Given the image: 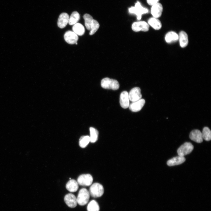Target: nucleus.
Listing matches in <instances>:
<instances>
[{
	"mask_svg": "<svg viewBox=\"0 0 211 211\" xmlns=\"http://www.w3.org/2000/svg\"><path fill=\"white\" fill-rule=\"evenodd\" d=\"M85 21V25L87 29L90 31V34L92 35L94 34L99 29L100 25L96 20L94 19L90 15L86 14L83 16Z\"/></svg>",
	"mask_w": 211,
	"mask_h": 211,
	"instance_id": "nucleus-1",
	"label": "nucleus"
},
{
	"mask_svg": "<svg viewBox=\"0 0 211 211\" xmlns=\"http://www.w3.org/2000/svg\"><path fill=\"white\" fill-rule=\"evenodd\" d=\"M129 10L130 13L136 15L138 20L141 19L143 14L148 12V10L143 7L139 1H137L134 6L132 7L129 9Z\"/></svg>",
	"mask_w": 211,
	"mask_h": 211,
	"instance_id": "nucleus-2",
	"label": "nucleus"
},
{
	"mask_svg": "<svg viewBox=\"0 0 211 211\" xmlns=\"http://www.w3.org/2000/svg\"><path fill=\"white\" fill-rule=\"evenodd\" d=\"M102 87L105 89L117 90L119 88V84L116 79L106 77L103 79L101 81Z\"/></svg>",
	"mask_w": 211,
	"mask_h": 211,
	"instance_id": "nucleus-3",
	"label": "nucleus"
},
{
	"mask_svg": "<svg viewBox=\"0 0 211 211\" xmlns=\"http://www.w3.org/2000/svg\"><path fill=\"white\" fill-rule=\"evenodd\" d=\"M90 198L89 191L86 188H82L79 192L77 198V203L81 206L85 205L89 202Z\"/></svg>",
	"mask_w": 211,
	"mask_h": 211,
	"instance_id": "nucleus-4",
	"label": "nucleus"
},
{
	"mask_svg": "<svg viewBox=\"0 0 211 211\" xmlns=\"http://www.w3.org/2000/svg\"><path fill=\"white\" fill-rule=\"evenodd\" d=\"M104 192L103 186L100 183H95L93 184L90 188V195L95 198L102 196Z\"/></svg>",
	"mask_w": 211,
	"mask_h": 211,
	"instance_id": "nucleus-5",
	"label": "nucleus"
},
{
	"mask_svg": "<svg viewBox=\"0 0 211 211\" xmlns=\"http://www.w3.org/2000/svg\"><path fill=\"white\" fill-rule=\"evenodd\" d=\"M93 181V177L89 174L81 175L77 179L78 185L83 186H89L92 185Z\"/></svg>",
	"mask_w": 211,
	"mask_h": 211,
	"instance_id": "nucleus-6",
	"label": "nucleus"
},
{
	"mask_svg": "<svg viewBox=\"0 0 211 211\" xmlns=\"http://www.w3.org/2000/svg\"><path fill=\"white\" fill-rule=\"evenodd\" d=\"M194 148V146L191 143L186 142L178 148L177 153L179 156L184 157L190 153Z\"/></svg>",
	"mask_w": 211,
	"mask_h": 211,
	"instance_id": "nucleus-7",
	"label": "nucleus"
},
{
	"mask_svg": "<svg viewBox=\"0 0 211 211\" xmlns=\"http://www.w3.org/2000/svg\"><path fill=\"white\" fill-rule=\"evenodd\" d=\"M132 30L136 32L141 31L146 32L149 30V25L144 21H140L133 23L132 25Z\"/></svg>",
	"mask_w": 211,
	"mask_h": 211,
	"instance_id": "nucleus-8",
	"label": "nucleus"
},
{
	"mask_svg": "<svg viewBox=\"0 0 211 211\" xmlns=\"http://www.w3.org/2000/svg\"><path fill=\"white\" fill-rule=\"evenodd\" d=\"M130 100L132 102L137 101L141 99L142 97L141 91L139 87H135L131 90L128 93Z\"/></svg>",
	"mask_w": 211,
	"mask_h": 211,
	"instance_id": "nucleus-9",
	"label": "nucleus"
},
{
	"mask_svg": "<svg viewBox=\"0 0 211 211\" xmlns=\"http://www.w3.org/2000/svg\"><path fill=\"white\" fill-rule=\"evenodd\" d=\"M64 38L68 43L70 45H74L77 43L78 39V36L73 31H69L65 33Z\"/></svg>",
	"mask_w": 211,
	"mask_h": 211,
	"instance_id": "nucleus-10",
	"label": "nucleus"
},
{
	"mask_svg": "<svg viewBox=\"0 0 211 211\" xmlns=\"http://www.w3.org/2000/svg\"><path fill=\"white\" fill-rule=\"evenodd\" d=\"M64 200L66 204L70 208H73L77 205V198L72 194H68L66 195L64 197Z\"/></svg>",
	"mask_w": 211,
	"mask_h": 211,
	"instance_id": "nucleus-11",
	"label": "nucleus"
},
{
	"mask_svg": "<svg viewBox=\"0 0 211 211\" xmlns=\"http://www.w3.org/2000/svg\"><path fill=\"white\" fill-rule=\"evenodd\" d=\"M130 101L128 92L126 91L123 92L120 97V103L121 107L125 109L129 107Z\"/></svg>",
	"mask_w": 211,
	"mask_h": 211,
	"instance_id": "nucleus-12",
	"label": "nucleus"
},
{
	"mask_svg": "<svg viewBox=\"0 0 211 211\" xmlns=\"http://www.w3.org/2000/svg\"><path fill=\"white\" fill-rule=\"evenodd\" d=\"M145 102V100L141 99L137 101L132 102L130 104L129 109L132 112H138L141 110L144 105Z\"/></svg>",
	"mask_w": 211,
	"mask_h": 211,
	"instance_id": "nucleus-13",
	"label": "nucleus"
},
{
	"mask_svg": "<svg viewBox=\"0 0 211 211\" xmlns=\"http://www.w3.org/2000/svg\"><path fill=\"white\" fill-rule=\"evenodd\" d=\"M163 11L162 5L158 3L152 6L151 12L153 17L158 18L161 16Z\"/></svg>",
	"mask_w": 211,
	"mask_h": 211,
	"instance_id": "nucleus-14",
	"label": "nucleus"
},
{
	"mask_svg": "<svg viewBox=\"0 0 211 211\" xmlns=\"http://www.w3.org/2000/svg\"><path fill=\"white\" fill-rule=\"evenodd\" d=\"M69 18V15L66 13L61 14L58 19V27L61 29L64 28L68 23Z\"/></svg>",
	"mask_w": 211,
	"mask_h": 211,
	"instance_id": "nucleus-15",
	"label": "nucleus"
},
{
	"mask_svg": "<svg viewBox=\"0 0 211 211\" xmlns=\"http://www.w3.org/2000/svg\"><path fill=\"white\" fill-rule=\"evenodd\" d=\"M190 139L196 143H200L203 142L202 133L198 130H195L191 132L189 135Z\"/></svg>",
	"mask_w": 211,
	"mask_h": 211,
	"instance_id": "nucleus-16",
	"label": "nucleus"
},
{
	"mask_svg": "<svg viewBox=\"0 0 211 211\" xmlns=\"http://www.w3.org/2000/svg\"><path fill=\"white\" fill-rule=\"evenodd\" d=\"M165 40L166 43L171 44L179 40L178 34L173 31L168 32L165 35Z\"/></svg>",
	"mask_w": 211,
	"mask_h": 211,
	"instance_id": "nucleus-17",
	"label": "nucleus"
},
{
	"mask_svg": "<svg viewBox=\"0 0 211 211\" xmlns=\"http://www.w3.org/2000/svg\"><path fill=\"white\" fill-rule=\"evenodd\" d=\"M179 40L180 47L182 48L186 47L188 44V36L187 33L184 31H182L179 33Z\"/></svg>",
	"mask_w": 211,
	"mask_h": 211,
	"instance_id": "nucleus-18",
	"label": "nucleus"
},
{
	"mask_svg": "<svg viewBox=\"0 0 211 211\" xmlns=\"http://www.w3.org/2000/svg\"><path fill=\"white\" fill-rule=\"evenodd\" d=\"M185 161L186 159L184 157L179 156L168 160L167 162V164L169 166H174L180 165Z\"/></svg>",
	"mask_w": 211,
	"mask_h": 211,
	"instance_id": "nucleus-19",
	"label": "nucleus"
},
{
	"mask_svg": "<svg viewBox=\"0 0 211 211\" xmlns=\"http://www.w3.org/2000/svg\"><path fill=\"white\" fill-rule=\"evenodd\" d=\"M148 23L155 30H159L162 27L160 21L158 18L154 17L150 18L148 21Z\"/></svg>",
	"mask_w": 211,
	"mask_h": 211,
	"instance_id": "nucleus-20",
	"label": "nucleus"
},
{
	"mask_svg": "<svg viewBox=\"0 0 211 211\" xmlns=\"http://www.w3.org/2000/svg\"><path fill=\"white\" fill-rule=\"evenodd\" d=\"M66 187L69 192H75L78 189V184L75 180H71L66 184Z\"/></svg>",
	"mask_w": 211,
	"mask_h": 211,
	"instance_id": "nucleus-21",
	"label": "nucleus"
},
{
	"mask_svg": "<svg viewBox=\"0 0 211 211\" xmlns=\"http://www.w3.org/2000/svg\"><path fill=\"white\" fill-rule=\"evenodd\" d=\"M72 29L73 31L78 36H82L85 32V28L84 26L79 23H77L73 25Z\"/></svg>",
	"mask_w": 211,
	"mask_h": 211,
	"instance_id": "nucleus-22",
	"label": "nucleus"
},
{
	"mask_svg": "<svg viewBox=\"0 0 211 211\" xmlns=\"http://www.w3.org/2000/svg\"><path fill=\"white\" fill-rule=\"evenodd\" d=\"M80 18L79 13L77 11L73 12L69 17L68 24L70 25H73L77 23Z\"/></svg>",
	"mask_w": 211,
	"mask_h": 211,
	"instance_id": "nucleus-23",
	"label": "nucleus"
},
{
	"mask_svg": "<svg viewBox=\"0 0 211 211\" xmlns=\"http://www.w3.org/2000/svg\"><path fill=\"white\" fill-rule=\"evenodd\" d=\"M90 130L91 134L90 142L92 143H95L98 140V132L97 130L93 127H91Z\"/></svg>",
	"mask_w": 211,
	"mask_h": 211,
	"instance_id": "nucleus-24",
	"label": "nucleus"
},
{
	"mask_svg": "<svg viewBox=\"0 0 211 211\" xmlns=\"http://www.w3.org/2000/svg\"><path fill=\"white\" fill-rule=\"evenodd\" d=\"M100 208L97 202L95 200L91 201L87 206L88 211H99Z\"/></svg>",
	"mask_w": 211,
	"mask_h": 211,
	"instance_id": "nucleus-25",
	"label": "nucleus"
},
{
	"mask_svg": "<svg viewBox=\"0 0 211 211\" xmlns=\"http://www.w3.org/2000/svg\"><path fill=\"white\" fill-rule=\"evenodd\" d=\"M90 142V137L89 136H83L79 139V144L81 148H86Z\"/></svg>",
	"mask_w": 211,
	"mask_h": 211,
	"instance_id": "nucleus-26",
	"label": "nucleus"
},
{
	"mask_svg": "<svg viewBox=\"0 0 211 211\" xmlns=\"http://www.w3.org/2000/svg\"><path fill=\"white\" fill-rule=\"evenodd\" d=\"M202 134L203 139L207 141L211 140V132L208 127H206L203 129Z\"/></svg>",
	"mask_w": 211,
	"mask_h": 211,
	"instance_id": "nucleus-27",
	"label": "nucleus"
},
{
	"mask_svg": "<svg viewBox=\"0 0 211 211\" xmlns=\"http://www.w3.org/2000/svg\"><path fill=\"white\" fill-rule=\"evenodd\" d=\"M160 0H147L148 4L150 6H152L159 3Z\"/></svg>",
	"mask_w": 211,
	"mask_h": 211,
	"instance_id": "nucleus-28",
	"label": "nucleus"
}]
</instances>
